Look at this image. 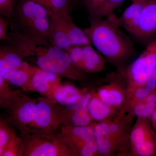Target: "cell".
<instances>
[{
  "label": "cell",
  "instance_id": "1",
  "mask_svg": "<svg viewBox=\"0 0 156 156\" xmlns=\"http://www.w3.org/2000/svg\"><path fill=\"white\" fill-rule=\"evenodd\" d=\"M90 25L83 30L91 44L105 58L106 61L119 69L136 54L130 39L123 32L115 14L105 19L89 17Z\"/></svg>",
  "mask_w": 156,
  "mask_h": 156
},
{
  "label": "cell",
  "instance_id": "2",
  "mask_svg": "<svg viewBox=\"0 0 156 156\" xmlns=\"http://www.w3.org/2000/svg\"><path fill=\"white\" fill-rule=\"evenodd\" d=\"M12 31L21 34L38 46H51L50 19L44 6L33 0H18L10 20Z\"/></svg>",
  "mask_w": 156,
  "mask_h": 156
},
{
  "label": "cell",
  "instance_id": "3",
  "mask_svg": "<svg viewBox=\"0 0 156 156\" xmlns=\"http://www.w3.org/2000/svg\"><path fill=\"white\" fill-rule=\"evenodd\" d=\"M20 136L19 156H78L76 149L69 140L57 131H30Z\"/></svg>",
  "mask_w": 156,
  "mask_h": 156
},
{
  "label": "cell",
  "instance_id": "4",
  "mask_svg": "<svg viewBox=\"0 0 156 156\" xmlns=\"http://www.w3.org/2000/svg\"><path fill=\"white\" fill-rule=\"evenodd\" d=\"M133 114L116 121L108 120L99 122L93 126L95 142L101 156H110L118 151H124L130 140L129 125Z\"/></svg>",
  "mask_w": 156,
  "mask_h": 156
},
{
  "label": "cell",
  "instance_id": "5",
  "mask_svg": "<svg viewBox=\"0 0 156 156\" xmlns=\"http://www.w3.org/2000/svg\"><path fill=\"white\" fill-rule=\"evenodd\" d=\"M37 45L21 34L12 31L0 43V76L6 81L19 69L24 58L34 56Z\"/></svg>",
  "mask_w": 156,
  "mask_h": 156
},
{
  "label": "cell",
  "instance_id": "6",
  "mask_svg": "<svg viewBox=\"0 0 156 156\" xmlns=\"http://www.w3.org/2000/svg\"><path fill=\"white\" fill-rule=\"evenodd\" d=\"M34 56L41 69L78 81L86 79L85 73L76 67L67 52L57 47L37 46Z\"/></svg>",
  "mask_w": 156,
  "mask_h": 156
},
{
  "label": "cell",
  "instance_id": "7",
  "mask_svg": "<svg viewBox=\"0 0 156 156\" xmlns=\"http://www.w3.org/2000/svg\"><path fill=\"white\" fill-rule=\"evenodd\" d=\"M156 66V39L147 45L145 50L131 64L119 69L126 79L127 88L144 87Z\"/></svg>",
  "mask_w": 156,
  "mask_h": 156
},
{
  "label": "cell",
  "instance_id": "8",
  "mask_svg": "<svg viewBox=\"0 0 156 156\" xmlns=\"http://www.w3.org/2000/svg\"><path fill=\"white\" fill-rule=\"evenodd\" d=\"M62 126L59 105L51 98H37L33 121L30 131L52 132Z\"/></svg>",
  "mask_w": 156,
  "mask_h": 156
},
{
  "label": "cell",
  "instance_id": "9",
  "mask_svg": "<svg viewBox=\"0 0 156 156\" xmlns=\"http://www.w3.org/2000/svg\"><path fill=\"white\" fill-rule=\"evenodd\" d=\"M37 99L19 91L9 108V121L20 132V135L29 132L33 121Z\"/></svg>",
  "mask_w": 156,
  "mask_h": 156
},
{
  "label": "cell",
  "instance_id": "10",
  "mask_svg": "<svg viewBox=\"0 0 156 156\" xmlns=\"http://www.w3.org/2000/svg\"><path fill=\"white\" fill-rule=\"evenodd\" d=\"M134 36L147 45L156 39V0H145Z\"/></svg>",
  "mask_w": 156,
  "mask_h": 156
},
{
  "label": "cell",
  "instance_id": "11",
  "mask_svg": "<svg viewBox=\"0 0 156 156\" xmlns=\"http://www.w3.org/2000/svg\"><path fill=\"white\" fill-rule=\"evenodd\" d=\"M59 76L39 68L32 77L31 92H38L53 99L54 90L60 84Z\"/></svg>",
  "mask_w": 156,
  "mask_h": 156
},
{
  "label": "cell",
  "instance_id": "12",
  "mask_svg": "<svg viewBox=\"0 0 156 156\" xmlns=\"http://www.w3.org/2000/svg\"><path fill=\"white\" fill-rule=\"evenodd\" d=\"M94 126L84 127L72 125L62 126L60 132L69 140L78 152L86 143L95 140L93 131Z\"/></svg>",
  "mask_w": 156,
  "mask_h": 156
},
{
  "label": "cell",
  "instance_id": "13",
  "mask_svg": "<svg viewBox=\"0 0 156 156\" xmlns=\"http://www.w3.org/2000/svg\"><path fill=\"white\" fill-rule=\"evenodd\" d=\"M48 12L53 14L59 20L67 34L71 44H91L83 30L79 28L73 22L72 18L69 15V13L60 12L53 13Z\"/></svg>",
  "mask_w": 156,
  "mask_h": 156
},
{
  "label": "cell",
  "instance_id": "14",
  "mask_svg": "<svg viewBox=\"0 0 156 156\" xmlns=\"http://www.w3.org/2000/svg\"><path fill=\"white\" fill-rule=\"evenodd\" d=\"M101 100L113 108H123L125 110L126 103V92L121 87L115 84L100 87L97 93Z\"/></svg>",
  "mask_w": 156,
  "mask_h": 156
},
{
  "label": "cell",
  "instance_id": "15",
  "mask_svg": "<svg viewBox=\"0 0 156 156\" xmlns=\"http://www.w3.org/2000/svg\"><path fill=\"white\" fill-rule=\"evenodd\" d=\"M147 119L137 118L130 133V142L131 148L147 141L156 140V134L151 128Z\"/></svg>",
  "mask_w": 156,
  "mask_h": 156
},
{
  "label": "cell",
  "instance_id": "16",
  "mask_svg": "<svg viewBox=\"0 0 156 156\" xmlns=\"http://www.w3.org/2000/svg\"><path fill=\"white\" fill-rule=\"evenodd\" d=\"M144 2H132V4L118 17V22L121 27H124L129 33L134 35L136 33L143 9Z\"/></svg>",
  "mask_w": 156,
  "mask_h": 156
},
{
  "label": "cell",
  "instance_id": "17",
  "mask_svg": "<svg viewBox=\"0 0 156 156\" xmlns=\"http://www.w3.org/2000/svg\"><path fill=\"white\" fill-rule=\"evenodd\" d=\"M48 13L50 19L49 41L50 45L67 51L72 45L66 32L57 17Z\"/></svg>",
  "mask_w": 156,
  "mask_h": 156
},
{
  "label": "cell",
  "instance_id": "18",
  "mask_svg": "<svg viewBox=\"0 0 156 156\" xmlns=\"http://www.w3.org/2000/svg\"><path fill=\"white\" fill-rule=\"evenodd\" d=\"M83 71L85 73L100 72L105 69L106 60L98 53L91 44L83 45Z\"/></svg>",
  "mask_w": 156,
  "mask_h": 156
},
{
  "label": "cell",
  "instance_id": "19",
  "mask_svg": "<svg viewBox=\"0 0 156 156\" xmlns=\"http://www.w3.org/2000/svg\"><path fill=\"white\" fill-rule=\"evenodd\" d=\"M39 69L23 62L19 69L10 76L7 82L13 86L21 87L24 91H31L32 77Z\"/></svg>",
  "mask_w": 156,
  "mask_h": 156
},
{
  "label": "cell",
  "instance_id": "20",
  "mask_svg": "<svg viewBox=\"0 0 156 156\" xmlns=\"http://www.w3.org/2000/svg\"><path fill=\"white\" fill-rule=\"evenodd\" d=\"M87 110L93 121L101 122L108 120V119L114 114L115 108L103 103L97 93L90 99L87 106Z\"/></svg>",
  "mask_w": 156,
  "mask_h": 156
},
{
  "label": "cell",
  "instance_id": "21",
  "mask_svg": "<svg viewBox=\"0 0 156 156\" xmlns=\"http://www.w3.org/2000/svg\"><path fill=\"white\" fill-rule=\"evenodd\" d=\"M86 90H80L71 84H59L53 92V99L61 105L67 104L75 101Z\"/></svg>",
  "mask_w": 156,
  "mask_h": 156
},
{
  "label": "cell",
  "instance_id": "22",
  "mask_svg": "<svg viewBox=\"0 0 156 156\" xmlns=\"http://www.w3.org/2000/svg\"><path fill=\"white\" fill-rule=\"evenodd\" d=\"M94 93L93 92H86L73 102L64 105L59 104L62 126L66 124L69 117L74 112L80 109L87 108L89 101Z\"/></svg>",
  "mask_w": 156,
  "mask_h": 156
},
{
  "label": "cell",
  "instance_id": "23",
  "mask_svg": "<svg viewBox=\"0 0 156 156\" xmlns=\"http://www.w3.org/2000/svg\"><path fill=\"white\" fill-rule=\"evenodd\" d=\"M156 108V89L149 92L140 102L134 105L131 113L137 118L148 119Z\"/></svg>",
  "mask_w": 156,
  "mask_h": 156
},
{
  "label": "cell",
  "instance_id": "24",
  "mask_svg": "<svg viewBox=\"0 0 156 156\" xmlns=\"http://www.w3.org/2000/svg\"><path fill=\"white\" fill-rule=\"evenodd\" d=\"M150 92L144 87L127 88L126 91V103L125 110L131 111L132 108L144 99Z\"/></svg>",
  "mask_w": 156,
  "mask_h": 156
},
{
  "label": "cell",
  "instance_id": "25",
  "mask_svg": "<svg viewBox=\"0 0 156 156\" xmlns=\"http://www.w3.org/2000/svg\"><path fill=\"white\" fill-rule=\"evenodd\" d=\"M9 83L0 76V106L2 108H9L14 98L20 90H13Z\"/></svg>",
  "mask_w": 156,
  "mask_h": 156
},
{
  "label": "cell",
  "instance_id": "26",
  "mask_svg": "<svg viewBox=\"0 0 156 156\" xmlns=\"http://www.w3.org/2000/svg\"><path fill=\"white\" fill-rule=\"evenodd\" d=\"M93 121L89 115L87 108H81L74 112L72 114L67 122L63 126L72 125V126L84 127L92 125ZM95 125V124H94Z\"/></svg>",
  "mask_w": 156,
  "mask_h": 156
},
{
  "label": "cell",
  "instance_id": "27",
  "mask_svg": "<svg viewBox=\"0 0 156 156\" xmlns=\"http://www.w3.org/2000/svg\"><path fill=\"white\" fill-rule=\"evenodd\" d=\"M75 5L74 0H48L43 6L51 13H70Z\"/></svg>",
  "mask_w": 156,
  "mask_h": 156
},
{
  "label": "cell",
  "instance_id": "28",
  "mask_svg": "<svg viewBox=\"0 0 156 156\" xmlns=\"http://www.w3.org/2000/svg\"><path fill=\"white\" fill-rule=\"evenodd\" d=\"M15 131L9 125V123L2 117L0 119V156L3 152L8 144L16 134Z\"/></svg>",
  "mask_w": 156,
  "mask_h": 156
},
{
  "label": "cell",
  "instance_id": "29",
  "mask_svg": "<svg viewBox=\"0 0 156 156\" xmlns=\"http://www.w3.org/2000/svg\"><path fill=\"white\" fill-rule=\"evenodd\" d=\"M125 0H105L103 4L91 17H108L114 14L115 10L122 5Z\"/></svg>",
  "mask_w": 156,
  "mask_h": 156
},
{
  "label": "cell",
  "instance_id": "30",
  "mask_svg": "<svg viewBox=\"0 0 156 156\" xmlns=\"http://www.w3.org/2000/svg\"><path fill=\"white\" fill-rule=\"evenodd\" d=\"M66 51L73 65L78 69L83 71V45H72Z\"/></svg>",
  "mask_w": 156,
  "mask_h": 156
},
{
  "label": "cell",
  "instance_id": "31",
  "mask_svg": "<svg viewBox=\"0 0 156 156\" xmlns=\"http://www.w3.org/2000/svg\"><path fill=\"white\" fill-rule=\"evenodd\" d=\"M21 144V137L15 134L6 147L2 156H19Z\"/></svg>",
  "mask_w": 156,
  "mask_h": 156
},
{
  "label": "cell",
  "instance_id": "32",
  "mask_svg": "<svg viewBox=\"0 0 156 156\" xmlns=\"http://www.w3.org/2000/svg\"><path fill=\"white\" fill-rule=\"evenodd\" d=\"M18 0H0V16L11 20Z\"/></svg>",
  "mask_w": 156,
  "mask_h": 156
},
{
  "label": "cell",
  "instance_id": "33",
  "mask_svg": "<svg viewBox=\"0 0 156 156\" xmlns=\"http://www.w3.org/2000/svg\"><path fill=\"white\" fill-rule=\"evenodd\" d=\"M78 155L81 156H101L98 152L95 140H91L86 143L78 151Z\"/></svg>",
  "mask_w": 156,
  "mask_h": 156
},
{
  "label": "cell",
  "instance_id": "34",
  "mask_svg": "<svg viewBox=\"0 0 156 156\" xmlns=\"http://www.w3.org/2000/svg\"><path fill=\"white\" fill-rule=\"evenodd\" d=\"M105 0H82V3L89 13L91 15L100 8Z\"/></svg>",
  "mask_w": 156,
  "mask_h": 156
},
{
  "label": "cell",
  "instance_id": "35",
  "mask_svg": "<svg viewBox=\"0 0 156 156\" xmlns=\"http://www.w3.org/2000/svg\"><path fill=\"white\" fill-rule=\"evenodd\" d=\"M9 20L0 16V40H4L7 35V30L10 24Z\"/></svg>",
  "mask_w": 156,
  "mask_h": 156
},
{
  "label": "cell",
  "instance_id": "36",
  "mask_svg": "<svg viewBox=\"0 0 156 156\" xmlns=\"http://www.w3.org/2000/svg\"><path fill=\"white\" fill-rule=\"evenodd\" d=\"M148 92H151L156 89V66L152 74L144 86Z\"/></svg>",
  "mask_w": 156,
  "mask_h": 156
},
{
  "label": "cell",
  "instance_id": "37",
  "mask_svg": "<svg viewBox=\"0 0 156 156\" xmlns=\"http://www.w3.org/2000/svg\"><path fill=\"white\" fill-rule=\"evenodd\" d=\"M149 119L154 129H155L156 128V108L152 114L151 115Z\"/></svg>",
  "mask_w": 156,
  "mask_h": 156
},
{
  "label": "cell",
  "instance_id": "38",
  "mask_svg": "<svg viewBox=\"0 0 156 156\" xmlns=\"http://www.w3.org/2000/svg\"><path fill=\"white\" fill-rule=\"evenodd\" d=\"M33 1L37 2L39 4H41V5H44L45 3L47 2L48 0H33Z\"/></svg>",
  "mask_w": 156,
  "mask_h": 156
},
{
  "label": "cell",
  "instance_id": "39",
  "mask_svg": "<svg viewBox=\"0 0 156 156\" xmlns=\"http://www.w3.org/2000/svg\"><path fill=\"white\" fill-rule=\"evenodd\" d=\"M132 2H143L145 1V0H131Z\"/></svg>",
  "mask_w": 156,
  "mask_h": 156
},
{
  "label": "cell",
  "instance_id": "40",
  "mask_svg": "<svg viewBox=\"0 0 156 156\" xmlns=\"http://www.w3.org/2000/svg\"><path fill=\"white\" fill-rule=\"evenodd\" d=\"M74 1L76 5V4H77L78 3L80 2H82V0H74Z\"/></svg>",
  "mask_w": 156,
  "mask_h": 156
},
{
  "label": "cell",
  "instance_id": "41",
  "mask_svg": "<svg viewBox=\"0 0 156 156\" xmlns=\"http://www.w3.org/2000/svg\"><path fill=\"white\" fill-rule=\"evenodd\" d=\"M154 130H155L156 132V128H155Z\"/></svg>",
  "mask_w": 156,
  "mask_h": 156
}]
</instances>
